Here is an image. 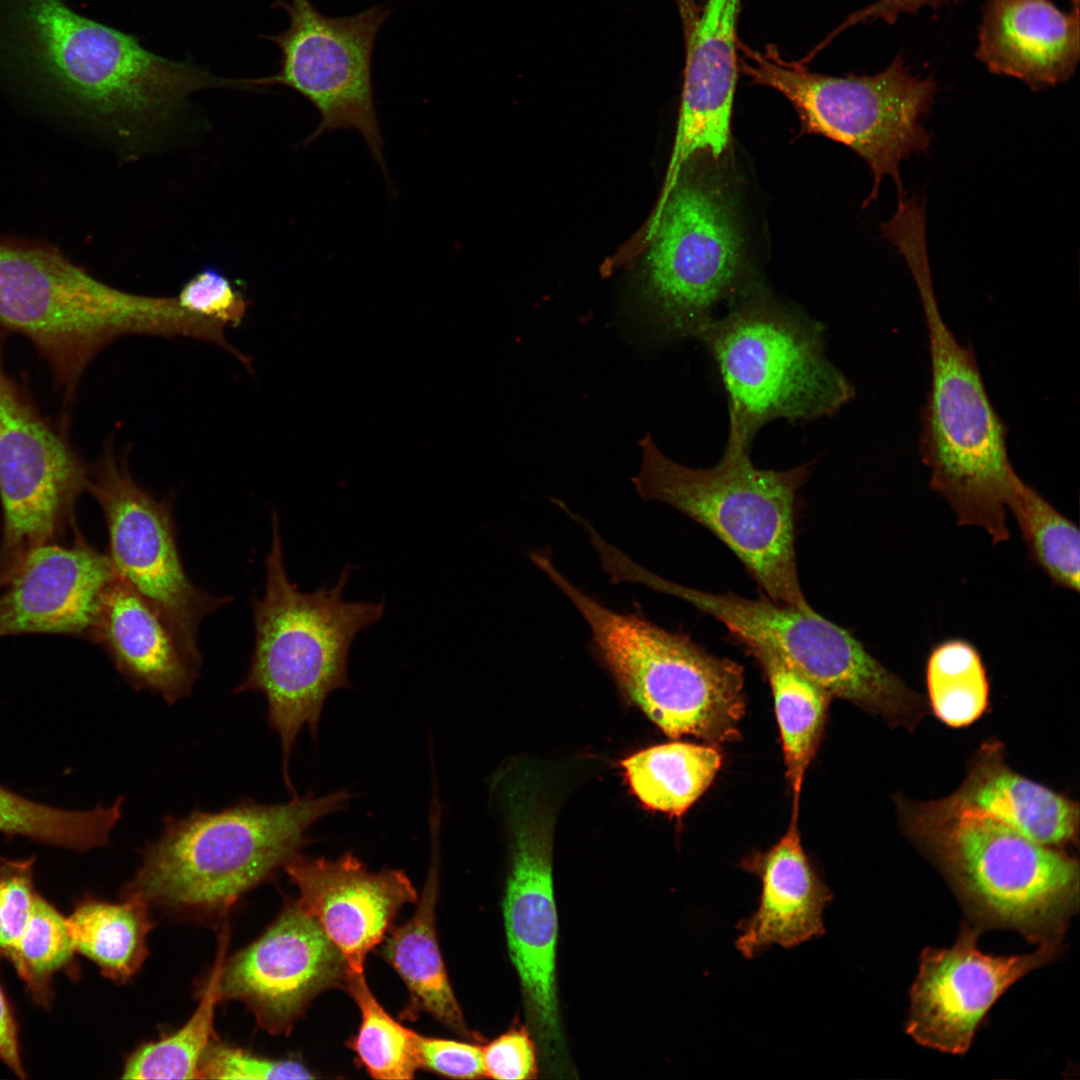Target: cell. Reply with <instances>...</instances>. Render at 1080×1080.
I'll use <instances>...</instances> for the list:
<instances>
[{"mask_svg":"<svg viewBox=\"0 0 1080 1080\" xmlns=\"http://www.w3.org/2000/svg\"><path fill=\"white\" fill-rule=\"evenodd\" d=\"M419 1068L458 1079L486 1077L482 1047L470 1042L427 1037L414 1031Z\"/></svg>","mask_w":1080,"mask_h":1080,"instance_id":"ab89813d","label":"cell"},{"mask_svg":"<svg viewBox=\"0 0 1080 1080\" xmlns=\"http://www.w3.org/2000/svg\"><path fill=\"white\" fill-rule=\"evenodd\" d=\"M149 903L127 894L122 903L86 898L67 918L76 952L97 964L102 974L124 982L143 964L152 927Z\"/></svg>","mask_w":1080,"mask_h":1080,"instance_id":"f1b7e54d","label":"cell"},{"mask_svg":"<svg viewBox=\"0 0 1080 1080\" xmlns=\"http://www.w3.org/2000/svg\"><path fill=\"white\" fill-rule=\"evenodd\" d=\"M346 962L298 904L287 906L252 944L224 962L222 999L239 1000L272 1034L288 1033L324 990L344 984Z\"/></svg>","mask_w":1080,"mask_h":1080,"instance_id":"ac0fdd59","label":"cell"},{"mask_svg":"<svg viewBox=\"0 0 1080 1080\" xmlns=\"http://www.w3.org/2000/svg\"><path fill=\"white\" fill-rule=\"evenodd\" d=\"M284 870L298 888L297 904L319 924L353 973H363L367 954L382 942L398 911L418 899L403 871H369L352 852L335 860L299 853Z\"/></svg>","mask_w":1080,"mask_h":1080,"instance_id":"d6986e66","label":"cell"},{"mask_svg":"<svg viewBox=\"0 0 1080 1080\" xmlns=\"http://www.w3.org/2000/svg\"><path fill=\"white\" fill-rule=\"evenodd\" d=\"M19 1048L17 1023L0 986V1059L15 1075L26 1078Z\"/></svg>","mask_w":1080,"mask_h":1080,"instance_id":"b9f144b4","label":"cell"},{"mask_svg":"<svg viewBox=\"0 0 1080 1080\" xmlns=\"http://www.w3.org/2000/svg\"><path fill=\"white\" fill-rule=\"evenodd\" d=\"M0 75L119 131L167 121L197 91L235 85L157 55L63 0H0Z\"/></svg>","mask_w":1080,"mask_h":1080,"instance_id":"6da1fadb","label":"cell"},{"mask_svg":"<svg viewBox=\"0 0 1080 1080\" xmlns=\"http://www.w3.org/2000/svg\"><path fill=\"white\" fill-rule=\"evenodd\" d=\"M227 936L226 931L220 935L209 981L193 1015L175 1033L136 1049L125 1063L123 1078L200 1079V1064L214 1036L215 1007L222 1000L220 977Z\"/></svg>","mask_w":1080,"mask_h":1080,"instance_id":"4dcf8cb0","label":"cell"},{"mask_svg":"<svg viewBox=\"0 0 1080 1080\" xmlns=\"http://www.w3.org/2000/svg\"><path fill=\"white\" fill-rule=\"evenodd\" d=\"M746 650L761 665L772 691L786 777L793 792L792 809L799 810L805 774L817 750L831 697L773 651L762 647Z\"/></svg>","mask_w":1080,"mask_h":1080,"instance_id":"83f0119b","label":"cell"},{"mask_svg":"<svg viewBox=\"0 0 1080 1080\" xmlns=\"http://www.w3.org/2000/svg\"><path fill=\"white\" fill-rule=\"evenodd\" d=\"M90 640L103 647L134 689L170 705L192 694L201 664L184 652L156 610L116 573L102 596Z\"/></svg>","mask_w":1080,"mask_h":1080,"instance_id":"cb8c5ba5","label":"cell"},{"mask_svg":"<svg viewBox=\"0 0 1080 1080\" xmlns=\"http://www.w3.org/2000/svg\"><path fill=\"white\" fill-rule=\"evenodd\" d=\"M740 2L706 0L689 25L677 131L662 196L691 157L707 153L720 159L730 147Z\"/></svg>","mask_w":1080,"mask_h":1080,"instance_id":"ffe728a7","label":"cell"},{"mask_svg":"<svg viewBox=\"0 0 1080 1080\" xmlns=\"http://www.w3.org/2000/svg\"><path fill=\"white\" fill-rule=\"evenodd\" d=\"M975 55L1032 90L1067 81L1080 58L1079 0L1070 11L1051 0H984Z\"/></svg>","mask_w":1080,"mask_h":1080,"instance_id":"7402d4cb","label":"cell"},{"mask_svg":"<svg viewBox=\"0 0 1080 1080\" xmlns=\"http://www.w3.org/2000/svg\"><path fill=\"white\" fill-rule=\"evenodd\" d=\"M127 449L117 454L107 438L94 465L88 489L98 501L109 533V558L115 573L153 607L184 652L201 664L199 626L230 598L195 586L183 567L172 518L171 500H156L132 477Z\"/></svg>","mask_w":1080,"mask_h":1080,"instance_id":"9a60e30c","label":"cell"},{"mask_svg":"<svg viewBox=\"0 0 1080 1080\" xmlns=\"http://www.w3.org/2000/svg\"><path fill=\"white\" fill-rule=\"evenodd\" d=\"M176 300L185 311L227 327H238L249 303L231 280L213 267H206L179 291Z\"/></svg>","mask_w":1080,"mask_h":1080,"instance_id":"d590c367","label":"cell"},{"mask_svg":"<svg viewBox=\"0 0 1080 1080\" xmlns=\"http://www.w3.org/2000/svg\"><path fill=\"white\" fill-rule=\"evenodd\" d=\"M798 813L792 810L778 842L741 863L762 883L757 910L737 925L735 945L746 959L773 944L792 948L825 933L823 912L833 895L803 849Z\"/></svg>","mask_w":1080,"mask_h":1080,"instance_id":"603a6c76","label":"cell"},{"mask_svg":"<svg viewBox=\"0 0 1080 1080\" xmlns=\"http://www.w3.org/2000/svg\"><path fill=\"white\" fill-rule=\"evenodd\" d=\"M633 478L646 501L670 505L710 530L743 563L769 599L811 608L800 586L795 553L797 494L810 465L756 467L749 447L727 439L720 461L699 469L667 457L646 434Z\"/></svg>","mask_w":1080,"mask_h":1080,"instance_id":"52a82bcc","label":"cell"},{"mask_svg":"<svg viewBox=\"0 0 1080 1080\" xmlns=\"http://www.w3.org/2000/svg\"><path fill=\"white\" fill-rule=\"evenodd\" d=\"M438 855L433 847L431 865L412 917L389 931L380 955L398 973L409 992L406 1019L425 1012L468 1040L478 1039L464 1020L451 987L439 948L435 908L439 885Z\"/></svg>","mask_w":1080,"mask_h":1080,"instance_id":"484cf974","label":"cell"},{"mask_svg":"<svg viewBox=\"0 0 1080 1080\" xmlns=\"http://www.w3.org/2000/svg\"><path fill=\"white\" fill-rule=\"evenodd\" d=\"M124 797L109 806L72 811L37 803L0 786V833L76 851L107 845Z\"/></svg>","mask_w":1080,"mask_h":1080,"instance_id":"f546056e","label":"cell"},{"mask_svg":"<svg viewBox=\"0 0 1080 1080\" xmlns=\"http://www.w3.org/2000/svg\"><path fill=\"white\" fill-rule=\"evenodd\" d=\"M925 683L930 710L948 727L970 726L990 705V684L982 657L967 640L948 639L931 650Z\"/></svg>","mask_w":1080,"mask_h":1080,"instance_id":"d6a6232c","label":"cell"},{"mask_svg":"<svg viewBox=\"0 0 1080 1080\" xmlns=\"http://www.w3.org/2000/svg\"><path fill=\"white\" fill-rule=\"evenodd\" d=\"M721 159L691 157L647 231L651 321L671 338L697 337L740 284L743 239Z\"/></svg>","mask_w":1080,"mask_h":1080,"instance_id":"8fae6325","label":"cell"},{"mask_svg":"<svg viewBox=\"0 0 1080 1080\" xmlns=\"http://www.w3.org/2000/svg\"><path fill=\"white\" fill-rule=\"evenodd\" d=\"M624 578L688 602L724 624L745 648L773 651L830 697L879 715L892 727L913 730L927 712L923 698L852 633L812 608L700 591L664 579L635 561L625 567Z\"/></svg>","mask_w":1080,"mask_h":1080,"instance_id":"7c38bea8","label":"cell"},{"mask_svg":"<svg viewBox=\"0 0 1080 1080\" xmlns=\"http://www.w3.org/2000/svg\"><path fill=\"white\" fill-rule=\"evenodd\" d=\"M531 561L588 623L594 652L623 694L667 736L735 741L745 714L742 666L643 616L615 612L583 593L540 552Z\"/></svg>","mask_w":1080,"mask_h":1080,"instance_id":"8992f818","label":"cell"},{"mask_svg":"<svg viewBox=\"0 0 1080 1080\" xmlns=\"http://www.w3.org/2000/svg\"><path fill=\"white\" fill-rule=\"evenodd\" d=\"M265 567L264 594L252 601L254 650L234 693L264 695L268 722L281 744L282 777L293 795L289 767L299 733L308 728L316 739L328 696L351 687V645L383 617L385 601H346L343 592L353 570L349 565L332 587L323 584L313 592L300 591L285 570L276 513Z\"/></svg>","mask_w":1080,"mask_h":1080,"instance_id":"3957f363","label":"cell"},{"mask_svg":"<svg viewBox=\"0 0 1080 1080\" xmlns=\"http://www.w3.org/2000/svg\"><path fill=\"white\" fill-rule=\"evenodd\" d=\"M340 789L297 793L280 804L246 798L217 812L167 815L162 832L142 849L127 894L198 912H224L249 889L284 867L311 839L319 820L347 807Z\"/></svg>","mask_w":1080,"mask_h":1080,"instance_id":"5b68a950","label":"cell"},{"mask_svg":"<svg viewBox=\"0 0 1080 1080\" xmlns=\"http://www.w3.org/2000/svg\"><path fill=\"white\" fill-rule=\"evenodd\" d=\"M928 329L931 382L922 411L920 451L930 486L957 522L984 530L993 544L1009 539L1007 498L1013 469L1004 425L986 392L972 350L960 344L941 317L929 259L907 261Z\"/></svg>","mask_w":1080,"mask_h":1080,"instance_id":"ba28073f","label":"cell"},{"mask_svg":"<svg viewBox=\"0 0 1080 1080\" xmlns=\"http://www.w3.org/2000/svg\"><path fill=\"white\" fill-rule=\"evenodd\" d=\"M979 931L965 926L949 948H927L910 991L906 1032L924 1047L966 1052L992 1005L1029 972L1055 960L1060 944L1028 954L990 955L978 947Z\"/></svg>","mask_w":1080,"mask_h":1080,"instance_id":"e0dca14e","label":"cell"},{"mask_svg":"<svg viewBox=\"0 0 1080 1080\" xmlns=\"http://www.w3.org/2000/svg\"><path fill=\"white\" fill-rule=\"evenodd\" d=\"M1017 522L1031 560L1062 588H1080V535L1077 526L1017 473L1006 504Z\"/></svg>","mask_w":1080,"mask_h":1080,"instance_id":"1f68e13d","label":"cell"},{"mask_svg":"<svg viewBox=\"0 0 1080 1080\" xmlns=\"http://www.w3.org/2000/svg\"><path fill=\"white\" fill-rule=\"evenodd\" d=\"M722 765L714 745L670 742L620 762L632 793L647 809L681 817L709 788Z\"/></svg>","mask_w":1080,"mask_h":1080,"instance_id":"4316f807","label":"cell"},{"mask_svg":"<svg viewBox=\"0 0 1080 1080\" xmlns=\"http://www.w3.org/2000/svg\"><path fill=\"white\" fill-rule=\"evenodd\" d=\"M311 1071L292 1059L275 1060L240 1048L211 1043L200 1064V1079H311Z\"/></svg>","mask_w":1080,"mask_h":1080,"instance_id":"8d00e7d4","label":"cell"},{"mask_svg":"<svg viewBox=\"0 0 1080 1080\" xmlns=\"http://www.w3.org/2000/svg\"><path fill=\"white\" fill-rule=\"evenodd\" d=\"M0 328L31 343L68 405L89 364L115 340L199 339L205 324L176 297L122 291L49 244L0 235Z\"/></svg>","mask_w":1080,"mask_h":1080,"instance_id":"277c9868","label":"cell"},{"mask_svg":"<svg viewBox=\"0 0 1080 1080\" xmlns=\"http://www.w3.org/2000/svg\"><path fill=\"white\" fill-rule=\"evenodd\" d=\"M946 799L985 812L1043 845L1062 848L1078 838V803L1012 770L1003 745L994 739L980 746L966 777Z\"/></svg>","mask_w":1080,"mask_h":1080,"instance_id":"d4e9b609","label":"cell"},{"mask_svg":"<svg viewBox=\"0 0 1080 1080\" xmlns=\"http://www.w3.org/2000/svg\"><path fill=\"white\" fill-rule=\"evenodd\" d=\"M344 985L356 1002L361 1021L349 1041L360 1064L376 1079H411L419 1068L414 1031L391 1017L373 995L363 973L347 971Z\"/></svg>","mask_w":1080,"mask_h":1080,"instance_id":"836d02e7","label":"cell"},{"mask_svg":"<svg viewBox=\"0 0 1080 1080\" xmlns=\"http://www.w3.org/2000/svg\"><path fill=\"white\" fill-rule=\"evenodd\" d=\"M114 576L109 556L81 535L69 547L51 543L37 548L0 594V636L59 633L90 639Z\"/></svg>","mask_w":1080,"mask_h":1080,"instance_id":"44dd1931","label":"cell"},{"mask_svg":"<svg viewBox=\"0 0 1080 1080\" xmlns=\"http://www.w3.org/2000/svg\"><path fill=\"white\" fill-rule=\"evenodd\" d=\"M728 398V439L750 447L776 419L832 416L854 388L826 357L819 329L760 293L746 296L699 332Z\"/></svg>","mask_w":1080,"mask_h":1080,"instance_id":"9c48e42d","label":"cell"},{"mask_svg":"<svg viewBox=\"0 0 1080 1080\" xmlns=\"http://www.w3.org/2000/svg\"><path fill=\"white\" fill-rule=\"evenodd\" d=\"M486 1077L502 1080L534 1079L538 1073L535 1044L529 1031L513 1025L482 1047Z\"/></svg>","mask_w":1080,"mask_h":1080,"instance_id":"f35d334b","label":"cell"},{"mask_svg":"<svg viewBox=\"0 0 1080 1080\" xmlns=\"http://www.w3.org/2000/svg\"><path fill=\"white\" fill-rule=\"evenodd\" d=\"M273 6L286 12L289 26L263 36L278 47L281 57L277 73L255 79L256 86L288 87L317 109L319 124L302 145L327 132L356 130L392 186L373 98L371 61L379 29L393 9L374 5L354 15L330 17L310 0H278Z\"/></svg>","mask_w":1080,"mask_h":1080,"instance_id":"5bb4252c","label":"cell"},{"mask_svg":"<svg viewBox=\"0 0 1080 1080\" xmlns=\"http://www.w3.org/2000/svg\"><path fill=\"white\" fill-rule=\"evenodd\" d=\"M738 50L739 70L751 83L778 91L792 104L799 135L841 143L868 164L873 186L863 207L876 199L885 176L892 178L899 197L906 195L899 168L931 145L922 119L935 102L934 79L913 74L900 55L874 75L836 77L782 58L775 46L761 52L739 43Z\"/></svg>","mask_w":1080,"mask_h":1080,"instance_id":"30bf717a","label":"cell"},{"mask_svg":"<svg viewBox=\"0 0 1080 1080\" xmlns=\"http://www.w3.org/2000/svg\"><path fill=\"white\" fill-rule=\"evenodd\" d=\"M90 465L65 429L44 416L7 372L0 349V587L37 548L55 543L74 521Z\"/></svg>","mask_w":1080,"mask_h":1080,"instance_id":"4fadbf2b","label":"cell"},{"mask_svg":"<svg viewBox=\"0 0 1080 1080\" xmlns=\"http://www.w3.org/2000/svg\"><path fill=\"white\" fill-rule=\"evenodd\" d=\"M947 1L948 0H878L849 15L831 36L833 37L845 29L859 23H870L881 20L885 23L892 24L903 14H914L925 7L937 9Z\"/></svg>","mask_w":1080,"mask_h":1080,"instance_id":"60d3db41","label":"cell"},{"mask_svg":"<svg viewBox=\"0 0 1080 1080\" xmlns=\"http://www.w3.org/2000/svg\"><path fill=\"white\" fill-rule=\"evenodd\" d=\"M75 953L67 918L37 894L25 931L4 958L13 964L33 1001L47 1008L54 974L72 969Z\"/></svg>","mask_w":1080,"mask_h":1080,"instance_id":"e575fe53","label":"cell"},{"mask_svg":"<svg viewBox=\"0 0 1080 1080\" xmlns=\"http://www.w3.org/2000/svg\"><path fill=\"white\" fill-rule=\"evenodd\" d=\"M34 860L0 857L1 957L19 940L28 924L37 895L33 883Z\"/></svg>","mask_w":1080,"mask_h":1080,"instance_id":"74e56055","label":"cell"},{"mask_svg":"<svg viewBox=\"0 0 1080 1080\" xmlns=\"http://www.w3.org/2000/svg\"><path fill=\"white\" fill-rule=\"evenodd\" d=\"M905 832L950 882L980 924L1061 944L1079 904V864L977 809L946 798L896 799Z\"/></svg>","mask_w":1080,"mask_h":1080,"instance_id":"7a4b0ae2","label":"cell"},{"mask_svg":"<svg viewBox=\"0 0 1080 1080\" xmlns=\"http://www.w3.org/2000/svg\"><path fill=\"white\" fill-rule=\"evenodd\" d=\"M503 916L528 1024L545 1055L559 1057L562 1039L556 995L558 918L552 841L546 818L528 802L519 801L514 806L511 870Z\"/></svg>","mask_w":1080,"mask_h":1080,"instance_id":"2e32d148","label":"cell"}]
</instances>
